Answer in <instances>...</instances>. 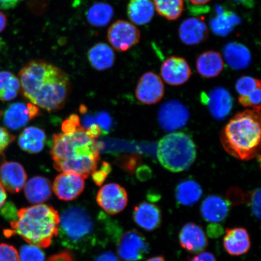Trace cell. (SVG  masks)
Returning a JSON list of instances; mask_svg holds the SVG:
<instances>
[{"mask_svg": "<svg viewBox=\"0 0 261 261\" xmlns=\"http://www.w3.org/2000/svg\"><path fill=\"white\" fill-rule=\"evenodd\" d=\"M21 90L26 99L49 112L63 108L70 92L66 73L48 62L32 60L19 73Z\"/></svg>", "mask_w": 261, "mask_h": 261, "instance_id": "1", "label": "cell"}, {"mask_svg": "<svg viewBox=\"0 0 261 261\" xmlns=\"http://www.w3.org/2000/svg\"><path fill=\"white\" fill-rule=\"evenodd\" d=\"M50 152L56 170L76 173L83 178L96 170L100 161L99 144L82 125L71 132L55 134Z\"/></svg>", "mask_w": 261, "mask_h": 261, "instance_id": "2", "label": "cell"}, {"mask_svg": "<svg viewBox=\"0 0 261 261\" xmlns=\"http://www.w3.org/2000/svg\"><path fill=\"white\" fill-rule=\"evenodd\" d=\"M60 220V214L51 205H33L17 211L16 220L10 222L12 230H5V233L17 234L29 244L47 248L58 236Z\"/></svg>", "mask_w": 261, "mask_h": 261, "instance_id": "3", "label": "cell"}, {"mask_svg": "<svg viewBox=\"0 0 261 261\" xmlns=\"http://www.w3.org/2000/svg\"><path fill=\"white\" fill-rule=\"evenodd\" d=\"M221 142L225 150L241 161L258 154L260 143V113L247 110L236 114L222 130Z\"/></svg>", "mask_w": 261, "mask_h": 261, "instance_id": "4", "label": "cell"}, {"mask_svg": "<svg viewBox=\"0 0 261 261\" xmlns=\"http://www.w3.org/2000/svg\"><path fill=\"white\" fill-rule=\"evenodd\" d=\"M58 236L60 243L68 249L86 252L99 242L102 227L97 223L92 214L81 205L68 207L62 212Z\"/></svg>", "mask_w": 261, "mask_h": 261, "instance_id": "5", "label": "cell"}, {"mask_svg": "<svg viewBox=\"0 0 261 261\" xmlns=\"http://www.w3.org/2000/svg\"><path fill=\"white\" fill-rule=\"evenodd\" d=\"M156 156L161 164L172 172L187 170L193 164L197 150L193 140L187 134L172 133L160 140Z\"/></svg>", "mask_w": 261, "mask_h": 261, "instance_id": "6", "label": "cell"}, {"mask_svg": "<svg viewBox=\"0 0 261 261\" xmlns=\"http://www.w3.org/2000/svg\"><path fill=\"white\" fill-rule=\"evenodd\" d=\"M117 253L122 261H140L149 252V244L141 233L132 230L120 234L116 240Z\"/></svg>", "mask_w": 261, "mask_h": 261, "instance_id": "7", "label": "cell"}, {"mask_svg": "<svg viewBox=\"0 0 261 261\" xmlns=\"http://www.w3.org/2000/svg\"><path fill=\"white\" fill-rule=\"evenodd\" d=\"M107 38L114 50L123 52L139 43L140 33L139 29L130 22L117 20L109 29Z\"/></svg>", "mask_w": 261, "mask_h": 261, "instance_id": "8", "label": "cell"}, {"mask_svg": "<svg viewBox=\"0 0 261 261\" xmlns=\"http://www.w3.org/2000/svg\"><path fill=\"white\" fill-rule=\"evenodd\" d=\"M96 201L106 213L117 215L125 210L128 204V194L122 186L109 184L103 186L98 192Z\"/></svg>", "mask_w": 261, "mask_h": 261, "instance_id": "9", "label": "cell"}, {"mask_svg": "<svg viewBox=\"0 0 261 261\" xmlns=\"http://www.w3.org/2000/svg\"><path fill=\"white\" fill-rule=\"evenodd\" d=\"M189 118V113L184 104L177 100H170L163 103L159 110L160 125L166 132L182 128Z\"/></svg>", "mask_w": 261, "mask_h": 261, "instance_id": "10", "label": "cell"}, {"mask_svg": "<svg viewBox=\"0 0 261 261\" xmlns=\"http://www.w3.org/2000/svg\"><path fill=\"white\" fill-rule=\"evenodd\" d=\"M165 87L161 77L151 71L142 75L136 89V96L140 102L152 105L161 100Z\"/></svg>", "mask_w": 261, "mask_h": 261, "instance_id": "11", "label": "cell"}, {"mask_svg": "<svg viewBox=\"0 0 261 261\" xmlns=\"http://www.w3.org/2000/svg\"><path fill=\"white\" fill-rule=\"evenodd\" d=\"M85 181L80 175L72 172H63L55 179L53 190L60 200L71 201L83 193Z\"/></svg>", "mask_w": 261, "mask_h": 261, "instance_id": "12", "label": "cell"}, {"mask_svg": "<svg viewBox=\"0 0 261 261\" xmlns=\"http://www.w3.org/2000/svg\"><path fill=\"white\" fill-rule=\"evenodd\" d=\"M201 98L202 102L207 105L212 117L217 120L226 119L232 110V96L223 87L215 88L208 95L203 93Z\"/></svg>", "mask_w": 261, "mask_h": 261, "instance_id": "13", "label": "cell"}, {"mask_svg": "<svg viewBox=\"0 0 261 261\" xmlns=\"http://www.w3.org/2000/svg\"><path fill=\"white\" fill-rule=\"evenodd\" d=\"M40 113L37 106L32 103H13L6 110L3 121L8 128L18 130L24 127Z\"/></svg>", "mask_w": 261, "mask_h": 261, "instance_id": "14", "label": "cell"}, {"mask_svg": "<svg viewBox=\"0 0 261 261\" xmlns=\"http://www.w3.org/2000/svg\"><path fill=\"white\" fill-rule=\"evenodd\" d=\"M161 76L165 83L172 86H181L191 77L192 71L184 58L172 57L164 61L161 66Z\"/></svg>", "mask_w": 261, "mask_h": 261, "instance_id": "15", "label": "cell"}, {"mask_svg": "<svg viewBox=\"0 0 261 261\" xmlns=\"http://www.w3.org/2000/svg\"><path fill=\"white\" fill-rule=\"evenodd\" d=\"M28 176L20 163L6 162L0 166V184L5 190L17 194L25 187Z\"/></svg>", "mask_w": 261, "mask_h": 261, "instance_id": "16", "label": "cell"}, {"mask_svg": "<svg viewBox=\"0 0 261 261\" xmlns=\"http://www.w3.org/2000/svg\"><path fill=\"white\" fill-rule=\"evenodd\" d=\"M178 239L182 249L191 253L203 252L208 246L207 238L203 228L194 223H188L182 226Z\"/></svg>", "mask_w": 261, "mask_h": 261, "instance_id": "17", "label": "cell"}, {"mask_svg": "<svg viewBox=\"0 0 261 261\" xmlns=\"http://www.w3.org/2000/svg\"><path fill=\"white\" fill-rule=\"evenodd\" d=\"M133 220L138 226L148 231H154L161 226L162 212L158 205L143 201L134 208Z\"/></svg>", "mask_w": 261, "mask_h": 261, "instance_id": "18", "label": "cell"}, {"mask_svg": "<svg viewBox=\"0 0 261 261\" xmlns=\"http://www.w3.org/2000/svg\"><path fill=\"white\" fill-rule=\"evenodd\" d=\"M200 212L205 221L211 223H222L229 215V203L219 195H210L202 202Z\"/></svg>", "mask_w": 261, "mask_h": 261, "instance_id": "19", "label": "cell"}, {"mask_svg": "<svg viewBox=\"0 0 261 261\" xmlns=\"http://www.w3.org/2000/svg\"><path fill=\"white\" fill-rule=\"evenodd\" d=\"M225 233L223 245L228 254L231 256H241L249 252L251 247V241L246 228H227Z\"/></svg>", "mask_w": 261, "mask_h": 261, "instance_id": "20", "label": "cell"}, {"mask_svg": "<svg viewBox=\"0 0 261 261\" xmlns=\"http://www.w3.org/2000/svg\"><path fill=\"white\" fill-rule=\"evenodd\" d=\"M208 30L203 21L196 18L185 19L179 28V37L184 44H200L207 40Z\"/></svg>", "mask_w": 261, "mask_h": 261, "instance_id": "21", "label": "cell"}, {"mask_svg": "<svg viewBox=\"0 0 261 261\" xmlns=\"http://www.w3.org/2000/svg\"><path fill=\"white\" fill-rule=\"evenodd\" d=\"M24 194L31 203L39 204L45 203L50 198L52 194L51 182L42 176H35L26 182Z\"/></svg>", "mask_w": 261, "mask_h": 261, "instance_id": "22", "label": "cell"}, {"mask_svg": "<svg viewBox=\"0 0 261 261\" xmlns=\"http://www.w3.org/2000/svg\"><path fill=\"white\" fill-rule=\"evenodd\" d=\"M223 55L228 66L234 70H243L249 66L252 62L250 51L244 45L230 42L223 50Z\"/></svg>", "mask_w": 261, "mask_h": 261, "instance_id": "23", "label": "cell"}, {"mask_svg": "<svg viewBox=\"0 0 261 261\" xmlns=\"http://www.w3.org/2000/svg\"><path fill=\"white\" fill-rule=\"evenodd\" d=\"M224 61L221 55L215 51H207L198 57L196 67L199 74L207 78L218 76L224 69Z\"/></svg>", "mask_w": 261, "mask_h": 261, "instance_id": "24", "label": "cell"}, {"mask_svg": "<svg viewBox=\"0 0 261 261\" xmlns=\"http://www.w3.org/2000/svg\"><path fill=\"white\" fill-rule=\"evenodd\" d=\"M46 135L43 130L35 126L24 129L18 138L19 147L29 154H37L44 149Z\"/></svg>", "mask_w": 261, "mask_h": 261, "instance_id": "25", "label": "cell"}, {"mask_svg": "<svg viewBox=\"0 0 261 261\" xmlns=\"http://www.w3.org/2000/svg\"><path fill=\"white\" fill-rule=\"evenodd\" d=\"M87 57L91 67L99 71L109 69L115 61L113 49L102 42L94 45L88 51Z\"/></svg>", "mask_w": 261, "mask_h": 261, "instance_id": "26", "label": "cell"}, {"mask_svg": "<svg viewBox=\"0 0 261 261\" xmlns=\"http://www.w3.org/2000/svg\"><path fill=\"white\" fill-rule=\"evenodd\" d=\"M127 12L133 23L140 25L148 24L154 16V3L151 0H130Z\"/></svg>", "mask_w": 261, "mask_h": 261, "instance_id": "27", "label": "cell"}, {"mask_svg": "<svg viewBox=\"0 0 261 261\" xmlns=\"http://www.w3.org/2000/svg\"><path fill=\"white\" fill-rule=\"evenodd\" d=\"M203 195L201 186L192 179H186L177 185L175 191L176 200L184 206H192L200 200Z\"/></svg>", "mask_w": 261, "mask_h": 261, "instance_id": "28", "label": "cell"}, {"mask_svg": "<svg viewBox=\"0 0 261 261\" xmlns=\"http://www.w3.org/2000/svg\"><path fill=\"white\" fill-rule=\"evenodd\" d=\"M240 22V19L233 12L218 9L216 16L211 19V28L215 34L226 36Z\"/></svg>", "mask_w": 261, "mask_h": 261, "instance_id": "29", "label": "cell"}, {"mask_svg": "<svg viewBox=\"0 0 261 261\" xmlns=\"http://www.w3.org/2000/svg\"><path fill=\"white\" fill-rule=\"evenodd\" d=\"M113 9L106 3H96L91 6L87 13L88 22L94 27L102 28L110 23L113 17Z\"/></svg>", "mask_w": 261, "mask_h": 261, "instance_id": "30", "label": "cell"}, {"mask_svg": "<svg viewBox=\"0 0 261 261\" xmlns=\"http://www.w3.org/2000/svg\"><path fill=\"white\" fill-rule=\"evenodd\" d=\"M20 90V83L17 77L9 71H0V100L3 102L12 100Z\"/></svg>", "mask_w": 261, "mask_h": 261, "instance_id": "31", "label": "cell"}, {"mask_svg": "<svg viewBox=\"0 0 261 261\" xmlns=\"http://www.w3.org/2000/svg\"><path fill=\"white\" fill-rule=\"evenodd\" d=\"M153 3L158 14L168 20H176L184 11V0H153Z\"/></svg>", "mask_w": 261, "mask_h": 261, "instance_id": "32", "label": "cell"}, {"mask_svg": "<svg viewBox=\"0 0 261 261\" xmlns=\"http://www.w3.org/2000/svg\"><path fill=\"white\" fill-rule=\"evenodd\" d=\"M236 90L239 97H247L260 88V81L250 76H242L237 82Z\"/></svg>", "mask_w": 261, "mask_h": 261, "instance_id": "33", "label": "cell"}, {"mask_svg": "<svg viewBox=\"0 0 261 261\" xmlns=\"http://www.w3.org/2000/svg\"><path fill=\"white\" fill-rule=\"evenodd\" d=\"M20 261H45V254L40 247L31 244L22 246L19 254Z\"/></svg>", "mask_w": 261, "mask_h": 261, "instance_id": "34", "label": "cell"}, {"mask_svg": "<svg viewBox=\"0 0 261 261\" xmlns=\"http://www.w3.org/2000/svg\"><path fill=\"white\" fill-rule=\"evenodd\" d=\"M244 202L250 205L251 211L254 217L260 218V189L257 188L251 193L245 194Z\"/></svg>", "mask_w": 261, "mask_h": 261, "instance_id": "35", "label": "cell"}, {"mask_svg": "<svg viewBox=\"0 0 261 261\" xmlns=\"http://www.w3.org/2000/svg\"><path fill=\"white\" fill-rule=\"evenodd\" d=\"M260 99L261 91L260 88L254 91L249 96L247 97H239V101L241 105L244 107H251L253 110L260 112Z\"/></svg>", "mask_w": 261, "mask_h": 261, "instance_id": "36", "label": "cell"}, {"mask_svg": "<svg viewBox=\"0 0 261 261\" xmlns=\"http://www.w3.org/2000/svg\"><path fill=\"white\" fill-rule=\"evenodd\" d=\"M0 261H20L17 250L11 244H0Z\"/></svg>", "mask_w": 261, "mask_h": 261, "instance_id": "37", "label": "cell"}, {"mask_svg": "<svg viewBox=\"0 0 261 261\" xmlns=\"http://www.w3.org/2000/svg\"><path fill=\"white\" fill-rule=\"evenodd\" d=\"M111 172H112V167L109 163L103 162L99 170H96L91 174L93 181L97 186L102 185Z\"/></svg>", "mask_w": 261, "mask_h": 261, "instance_id": "38", "label": "cell"}, {"mask_svg": "<svg viewBox=\"0 0 261 261\" xmlns=\"http://www.w3.org/2000/svg\"><path fill=\"white\" fill-rule=\"evenodd\" d=\"M2 114V112L0 111V119ZM14 139V135H11L4 127L0 126V158H2L6 148Z\"/></svg>", "mask_w": 261, "mask_h": 261, "instance_id": "39", "label": "cell"}, {"mask_svg": "<svg viewBox=\"0 0 261 261\" xmlns=\"http://www.w3.org/2000/svg\"><path fill=\"white\" fill-rule=\"evenodd\" d=\"M95 117L96 123L100 127L102 134L107 135L112 129V117L107 113L103 112L97 113Z\"/></svg>", "mask_w": 261, "mask_h": 261, "instance_id": "40", "label": "cell"}, {"mask_svg": "<svg viewBox=\"0 0 261 261\" xmlns=\"http://www.w3.org/2000/svg\"><path fill=\"white\" fill-rule=\"evenodd\" d=\"M245 194L238 188H231L227 193V201L234 205H240L244 201Z\"/></svg>", "mask_w": 261, "mask_h": 261, "instance_id": "41", "label": "cell"}, {"mask_svg": "<svg viewBox=\"0 0 261 261\" xmlns=\"http://www.w3.org/2000/svg\"><path fill=\"white\" fill-rule=\"evenodd\" d=\"M1 214L6 220H10L11 221H15L17 218V211L14 203L11 202H8L7 204L4 205Z\"/></svg>", "mask_w": 261, "mask_h": 261, "instance_id": "42", "label": "cell"}, {"mask_svg": "<svg viewBox=\"0 0 261 261\" xmlns=\"http://www.w3.org/2000/svg\"><path fill=\"white\" fill-rule=\"evenodd\" d=\"M206 232L208 237L217 239L223 236L224 230L219 223H211L207 227Z\"/></svg>", "mask_w": 261, "mask_h": 261, "instance_id": "43", "label": "cell"}, {"mask_svg": "<svg viewBox=\"0 0 261 261\" xmlns=\"http://www.w3.org/2000/svg\"><path fill=\"white\" fill-rule=\"evenodd\" d=\"M47 261H75L73 254L70 252H63L55 254L49 257Z\"/></svg>", "mask_w": 261, "mask_h": 261, "instance_id": "44", "label": "cell"}, {"mask_svg": "<svg viewBox=\"0 0 261 261\" xmlns=\"http://www.w3.org/2000/svg\"><path fill=\"white\" fill-rule=\"evenodd\" d=\"M189 261H217L213 254L208 252H201L197 255L189 259Z\"/></svg>", "mask_w": 261, "mask_h": 261, "instance_id": "45", "label": "cell"}, {"mask_svg": "<svg viewBox=\"0 0 261 261\" xmlns=\"http://www.w3.org/2000/svg\"><path fill=\"white\" fill-rule=\"evenodd\" d=\"M94 261H120V260L115 254L107 251L99 254Z\"/></svg>", "mask_w": 261, "mask_h": 261, "instance_id": "46", "label": "cell"}, {"mask_svg": "<svg viewBox=\"0 0 261 261\" xmlns=\"http://www.w3.org/2000/svg\"><path fill=\"white\" fill-rule=\"evenodd\" d=\"M22 0H0V9L9 10L14 9Z\"/></svg>", "mask_w": 261, "mask_h": 261, "instance_id": "47", "label": "cell"}, {"mask_svg": "<svg viewBox=\"0 0 261 261\" xmlns=\"http://www.w3.org/2000/svg\"><path fill=\"white\" fill-rule=\"evenodd\" d=\"M95 123H97L96 117L91 115V114H88V115L84 116L83 119V124H82L81 125L84 127L85 129H87Z\"/></svg>", "mask_w": 261, "mask_h": 261, "instance_id": "48", "label": "cell"}, {"mask_svg": "<svg viewBox=\"0 0 261 261\" xmlns=\"http://www.w3.org/2000/svg\"><path fill=\"white\" fill-rule=\"evenodd\" d=\"M8 23V19L2 11H0V33L5 30Z\"/></svg>", "mask_w": 261, "mask_h": 261, "instance_id": "49", "label": "cell"}, {"mask_svg": "<svg viewBox=\"0 0 261 261\" xmlns=\"http://www.w3.org/2000/svg\"><path fill=\"white\" fill-rule=\"evenodd\" d=\"M6 199H7V194H6L5 189L0 184V208L5 203Z\"/></svg>", "mask_w": 261, "mask_h": 261, "instance_id": "50", "label": "cell"}, {"mask_svg": "<svg viewBox=\"0 0 261 261\" xmlns=\"http://www.w3.org/2000/svg\"><path fill=\"white\" fill-rule=\"evenodd\" d=\"M188 1L194 5H204L211 0H188Z\"/></svg>", "mask_w": 261, "mask_h": 261, "instance_id": "51", "label": "cell"}, {"mask_svg": "<svg viewBox=\"0 0 261 261\" xmlns=\"http://www.w3.org/2000/svg\"><path fill=\"white\" fill-rule=\"evenodd\" d=\"M234 1L240 3L241 5L252 7V6L253 5L254 0H234Z\"/></svg>", "mask_w": 261, "mask_h": 261, "instance_id": "52", "label": "cell"}, {"mask_svg": "<svg viewBox=\"0 0 261 261\" xmlns=\"http://www.w3.org/2000/svg\"><path fill=\"white\" fill-rule=\"evenodd\" d=\"M146 261H166L165 257L163 256H158L151 257Z\"/></svg>", "mask_w": 261, "mask_h": 261, "instance_id": "53", "label": "cell"}]
</instances>
